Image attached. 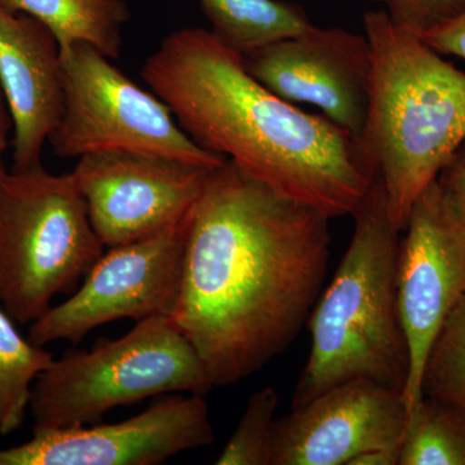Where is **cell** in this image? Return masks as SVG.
Returning a JSON list of instances; mask_svg holds the SVG:
<instances>
[{"label": "cell", "instance_id": "obj_9", "mask_svg": "<svg viewBox=\"0 0 465 465\" xmlns=\"http://www.w3.org/2000/svg\"><path fill=\"white\" fill-rule=\"evenodd\" d=\"M403 231L397 300L409 351L403 400L410 415L423 397L421 376L434 339L465 295V222L434 182L416 201Z\"/></svg>", "mask_w": 465, "mask_h": 465}, {"label": "cell", "instance_id": "obj_26", "mask_svg": "<svg viewBox=\"0 0 465 465\" xmlns=\"http://www.w3.org/2000/svg\"><path fill=\"white\" fill-rule=\"evenodd\" d=\"M370 2H378V3H382V0H370Z\"/></svg>", "mask_w": 465, "mask_h": 465}, {"label": "cell", "instance_id": "obj_21", "mask_svg": "<svg viewBox=\"0 0 465 465\" xmlns=\"http://www.w3.org/2000/svg\"><path fill=\"white\" fill-rule=\"evenodd\" d=\"M394 24L420 36L432 27L457 16L465 0H382Z\"/></svg>", "mask_w": 465, "mask_h": 465}, {"label": "cell", "instance_id": "obj_5", "mask_svg": "<svg viewBox=\"0 0 465 465\" xmlns=\"http://www.w3.org/2000/svg\"><path fill=\"white\" fill-rule=\"evenodd\" d=\"M213 384L191 341L170 314L137 321L115 341L69 351L34 382L29 409L34 430L94 424L118 406L150 397L204 396Z\"/></svg>", "mask_w": 465, "mask_h": 465}, {"label": "cell", "instance_id": "obj_2", "mask_svg": "<svg viewBox=\"0 0 465 465\" xmlns=\"http://www.w3.org/2000/svg\"><path fill=\"white\" fill-rule=\"evenodd\" d=\"M142 75L201 148L330 220L353 215L371 186L356 137L268 90L207 30L171 33Z\"/></svg>", "mask_w": 465, "mask_h": 465}, {"label": "cell", "instance_id": "obj_15", "mask_svg": "<svg viewBox=\"0 0 465 465\" xmlns=\"http://www.w3.org/2000/svg\"><path fill=\"white\" fill-rule=\"evenodd\" d=\"M9 11L41 21L60 50L87 43L110 60L121 54L122 29L131 17L124 0H0Z\"/></svg>", "mask_w": 465, "mask_h": 465}, {"label": "cell", "instance_id": "obj_14", "mask_svg": "<svg viewBox=\"0 0 465 465\" xmlns=\"http://www.w3.org/2000/svg\"><path fill=\"white\" fill-rule=\"evenodd\" d=\"M0 87L14 128V168L42 166L43 146L64 106L63 66L56 36L41 21L0 3Z\"/></svg>", "mask_w": 465, "mask_h": 465}, {"label": "cell", "instance_id": "obj_8", "mask_svg": "<svg viewBox=\"0 0 465 465\" xmlns=\"http://www.w3.org/2000/svg\"><path fill=\"white\" fill-rule=\"evenodd\" d=\"M192 213L164 231L109 247L69 299L33 322L30 341L39 347L60 341L79 342L92 330L114 321L171 316L179 295Z\"/></svg>", "mask_w": 465, "mask_h": 465}, {"label": "cell", "instance_id": "obj_25", "mask_svg": "<svg viewBox=\"0 0 465 465\" xmlns=\"http://www.w3.org/2000/svg\"><path fill=\"white\" fill-rule=\"evenodd\" d=\"M8 110L7 104H5V94H3L2 87H0V112Z\"/></svg>", "mask_w": 465, "mask_h": 465}, {"label": "cell", "instance_id": "obj_20", "mask_svg": "<svg viewBox=\"0 0 465 465\" xmlns=\"http://www.w3.org/2000/svg\"><path fill=\"white\" fill-rule=\"evenodd\" d=\"M278 403L280 397L274 388L256 391L216 464L272 465Z\"/></svg>", "mask_w": 465, "mask_h": 465}, {"label": "cell", "instance_id": "obj_13", "mask_svg": "<svg viewBox=\"0 0 465 465\" xmlns=\"http://www.w3.org/2000/svg\"><path fill=\"white\" fill-rule=\"evenodd\" d=\"M409 416L396 388L341 382L277 419L272 465H351L369 452L399 459Z\"/></svg>", "mask_w": 465, "mask_h": 465}, {"label": "cell", "instance_id": "obj_18", "mask_svg": "<svg viewBox=\"0 0 465 465\" xmlns=\"http://www.w3.org/2000/svg\"><path fill=\"white\" fill-rule=\"evenodd\" d=\"M54 354L17 331L0 307V434L20 430L29 409L36 378L51 365Z\"/></svg>", "mask_w": 465, "mask_h": 465}, {"label": "cell", "instance_id": "obj_22", "mask_svg": "<svg viewBox=\"0 0 465 465\" xmlns=\"http://www.w3.org/2000/svg\"><path fill=\"white\" fill-rule=\"evenodd\" d=\"M436 183L449 206L465 222V142L440 171Z\"/></svg>", "mask_w": 465, "mask_h": 465}, {"label": "cell", "instance_id": "obj_4", "mask_svg": "<svg viewBox=\"0 0 465 465\" xmlns=\"http://www.w3.org/2000/svg\"><path fill=\"white\" fill-rule=\"evenodd\" d=\"M351 216V243L308 318L311 351L292 407L354 379L405 391L409 351L397 300L401 232L376 174Z\"/></svg>", "mask_w": 465, "mask_h": 465}, {"label": "cell", "instance_id": "obj_23", "mask_svg": "<svg viewBox=\"0 0 465 465\" xmlns=\"http://www.w3.org/2000/svg\"><path fill=\"white\" fill-rule=\"evenodd\" d=\"M420 38L440 54H452L465 60V9L457 16L421 34Z\"/></svg>", "mask_w": 465, "mask_h": 465}, {"label": "cell", "instance_id": "obj_19", "mask_svg": "<svg viewBox=\"0 0 465 465\" xmlns=\"http://www.w3.org/2000/svg\"><path fill=\"white\" fill-rule=\"evenodd\" d=\"M421 396L465 407V295L430 349L421 376Z\"/></svg>", "mask_w": 465, "mask_h": 465}, {"label": "cell", "instance_id": "obj_24", "mask_svg": "<svg viewBox=\"0 0 465 465\" xmlns=\"http://www.w3.org/2000/svg\"><path fill=\"white\" fill-rule=\"evenodd\" d=\"M11 128V115H9L8 110H3V112H0V177L5 171V164H3V155L8 148V134Z\"/></svg>", "mask_w": 465, "mask_h": 465}, {"label": "cell", "instance_id": "obj_3", "mask_svg": "<svg viewBox=\"0 0 465 465\" xmlns=\"http://www.w3.org/2000/svg\"><path fill=\"white\" fill-rule=\"evenodd\" d=\"M372 61L362 143L400 232L418 198L465 142V73L387 11H367Z\"/></svg>", "mask_w": 465, "mask_h": 465}, {"label": "cell", "instance_id": "obj_11", "mask_svg": "<svg viewBox=\"0 0 465 465\" xmlns=\"http://www.w3.org/2000/svg\"><path fill=\"white\" fill-rule=\"evenodd\" d=\"M213 440L203 396L164 394L121 423L33 430L23 445L0 449V465H155Z\"/></svg>", "mask_w": 465, "mask_h": 465}, {"label": "cell", "instance_id": "obj_10", "mask_svg": "<svg viewBox=\"0 0 465 465\" xmlns=\"http://www.w3.org/2000/svg\"><path fill=\"white\" fill-rule=\"evenodd\" d=\"M213 170L154 155L97 153L78 158L72 173L94 232L113 247L188 216Z\"/></svg>", "mask_w": 465, "mask_h": 465}, {"label": "cell", "instance_id": "obj_1", "mask_svg": "<svg viewBox=\"0 0 465 465\" xmlns=\"http://www.w3.org/2000/svg\"><path fill=\"white\" fill-rule=\"evenodd\" d=\"M329 217L226 161L193 208L173 317L213 387L264 369L292 344L320 298Z\"/></svg>", "mask_w": 465, "mask_h": 465}, {"label": "cell", "instance_id": "obj_17", "mask_svg": "<svg viewBox=\"0 0 465 465\" xmlns=\"http://www.w3.org/2000/svg\"><path fill=\"white\" fill-rule=\"evenodd\" d=\"M399 465H465V407L421 397L410 414Z\"/></svg>", "mask_w": 465, "mask_h": 465}, {"label": "cell", "instance_id": "obj_7", "mask_svg": "<svg viewBox=\"0 0 465 465\" xmlns=\"http://www.w3.org/2000/svg\"><path fill=\"white\" fill-rule=\"evenodd\" d=\"M61 52L65 106L48 143L61 159L97 153L154 155L215 168L226 161L193 142L157 94H149L87 43Z\"/></svg>", "mask_w": 465, "mask_h": 465}, {"label": "cell", "instance_id": "obj_12", "mask_svg": "<svg viewBox=\"0 0 465 465\" xmlns=\"http://www.w3.org/2000/svg\"><path fill=\"white\" fill-rule=\"evenodd\" d=\"M242 60L268 90L290 103L316 106L358 142L362 140L372 76L365 34L311 25L298 35L242 54Z\"/></svg>", "mask_w": 465, "mask_h": 465}, {"label": "cell", "instance_id": "obj_16", "mask_svg": "<svg viewBox=\"0 0 465 465\" xmlns=\"http://www.w3.org/2000/svg\"><path fill=\"white\" fill-rule=\"evenodd\" d=\"M198 2L217 41L241 54L298 35L312 25L302 7L278 0Z\"/></svg>", "mask_w": 465, "mask_h": 465}, {"label": "cell", "instance_id": "obj_6", "mask_svg": "<svg viewBox=\"0 0 465 465\" xmlns=\"http://www.w3.org/2000/svg\"><path fill=\"white\" fill-rule=\"evenodd\" d=\"M104 249L73 173H3L0 304L12 320L35 322L54 296L74 292Z\"/></svg>", "mask_w": 465, "mask_h": 465}]
</instances>
